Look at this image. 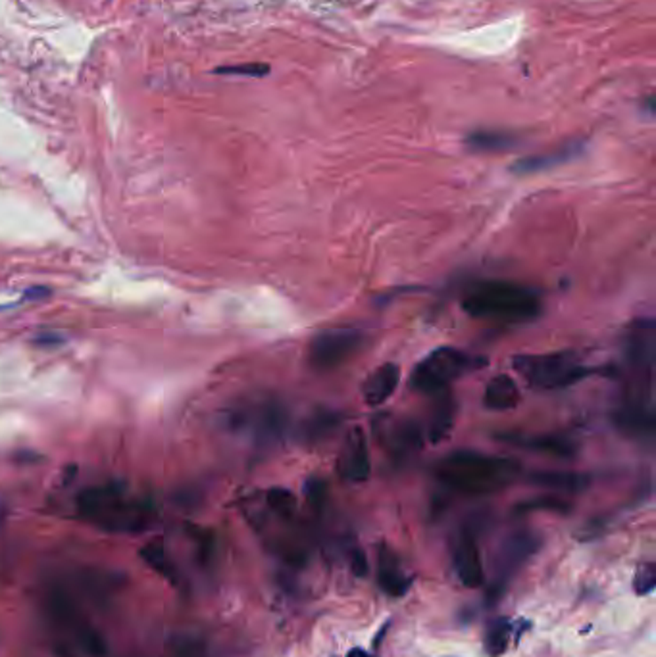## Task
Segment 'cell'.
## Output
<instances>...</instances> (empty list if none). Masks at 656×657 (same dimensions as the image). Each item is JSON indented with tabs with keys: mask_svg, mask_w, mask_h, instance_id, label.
Returning a JSON list of instances; mask_svg holds the SVG:
<instances>
[{
	"mask_svg": "<svg viewBox=\"0 0 656 657\" xmlns=\"http://www.w3.org/2000/svg\"><path fill=\"white\" fill-rule=\"evenodd\" d=\"M378 584L393 598L404 596L412 584L410 576L402 571L399 558L386 546L378 552Z\"/></svg>",
	"mask_w": 656,
	"mask_h": 657,
	"instance_id": "2e32d148",
	"label": "cell"
},
{
	"mask_svg": "<svg viewBox=\"0 0 656 657\" xmlns=\"http://www.w3.org/2000/svg\"><path fill=\"white\" fill-rule=\"evenodd\" d=\"M337 471L347 483H364L370 479L371 461L364 430L350 429L337 458Z\"/></svg>",
	"mask_w": 656,
	"mask_h": 657,
	"instance_id": "7c38bea8",
	"label": "cell"
},
{
	"mask_svg": "<svg viewBox=\"0 0 656 657\" xmlns=\"http://www.w3.org/2000/svg\"><path fill=\"white\" fill-rule=\"evenodd\" d=\"M118 583L108 573L87 571L77 575V583L59 581L47 586L43 611L51 640L59 657H103L105 638L85 611V604L108 599Z\"/></svg>",
	"mask_w": 656,
	"mask_h": 657,
	"instance_id": "6da1fadb",
	"label": "cell"
},
{
	"mask_svg": "<svg viewBox=\"0 0 656 657\" xmlns=\"http://www.w3.org/2000/svg\"><path fill=\"white\" fill-rule=\"evenodd\" d=\"M455 417H457L455 400H452L450 396H441L437 406L433 407L432 417H429L427 438L432 440L433 444L445 440L452 430V425H455Z\"/></svg>",
	"mask_w": 656,
	"mask_h": 657,
	"instance_id": "7402d4cb",
	"label": "cell"
},
{
	"mask_svg": "<svg viewBox=\"0 0 656 657\" xmlns=\"http://www.w3.org/2000/svg\"><path fill=\"white\" fill-rule=\"evenodd\" d=\"M266 506L271 514L284 521H291L297 514V500L285 489H271L266 492Z\"/></svg>",
	"mask_w": 656,
	"mask_h": 657,
	"instance_id": "484cf974",
	"label": "cell"
},
{
	"mask_svg": "<svg viewBox=\"0 0 656 657\" xmlns=\"http://www.w3.org/2000/svg\"><path fill=\"white\" fill-rule=\"evenodd\" d=\"M626 361L633 375L641 384L652 387V373L656 364V323L651 317H643L633 323L626 333L624 346Z\"/></svg>",
	"mask_w": 656,
	"mask_h": 657,
	"instance_id": "9c48e42d",
	"label": "cell"
},
{
	"mask_svg": "<svg viewBox=\"0 0 656 657\" xmlns=\"http://www.w3.org/2000/svg\"><path fill=\"white\" fill-rule=\"evenodd\" d=\"M341 423V417H339L335 412H325L320 410L316 412L307 425H304V438L310 440V443H318V440L325 438L327 435H332L333 430Z\"/></svg>",
	"mask_w": 656,
	"mask_h": 657,
	"instance_id": "cb8c5ba5",
	"label": "cell"
},
{
	"mask_svg": "<svg viewBox=\"0 0 656 657\" xmlns=\"http://www.w3.org/2000/svg\"><path fill=\"white\" fill-rule=\"evenodd\" d=\"M216 73H225V75H246V77H264L268 75L269 67L266 64H243V66H225V67H216L214 70Z\"/></svg>",
	"mask_w": 656,
	"mask_h": 657,
	"instance_id": "f546056e",
	"label": "cell"
},
{
	"mask_svg": "<svg viewBox=\"0 0 656 657\" xmlns=\"http://www.w3.org/2000/svg\"><path fill=\"white\" fill-rule=\"evenodd\" d=\"M462 308L476 320L522 323L535 320L543 312L541 294L514 281H478L464 290Z\"/></svg>",
	"mask_w": 656,
	"mask_h": 657,
	"instance_id": "277c9868",
	"label": "cell"
},
{
	"mask_svg": "<svg viewBox=\"0 0 656 657\" xmlns=\"http://www.w3.org/2000/svg\"><path fill=\"white\" fill-rule=\"evenodd\" d=\"M141 558H143L146 563H149L151 568H152L156 573H160L162 576H166L168 581H172V583L177 581L176 568H174V563L168 560L166 550H164V546H162V542H151V544H146V546L141 550Z\"/></svg>",
	"mask_w": 656,
	"mask_h": 657,
	"instance_id": "d4e9b609",
	"label": "cell"
},
{
	"mask_svg": "<svg viewBox=\"0 0 656 657\" xmlns=\"http://www.w3.org/2000/svg\"><path fill=\"white\" fill-rule=\"evenodd\" d=\"M511 634H512L511 621L504 617L493 619L488 625V630H485V652L491 657H499L501 653H504L508 648V640H511Z\"/></svg>",
	"mask_w": 656,
	"mask_h": 657,
	"instance_id": "603a6c76",
	"label": "cell"
},
{
	"mask_svg": "<svg viewBox=\"0 0 656 657\" xmlns=\"http://www.w3.org/2000/svg\"><path fill=\"white\" fill-rule=\"evenodd\" d=\"M347 657H373V655H370L368 652L360 650V648H355V650H350V652H348Z\"/></svg>",
	"mask_w": 656,
	"mask_h": 657,
	"instance_id": "d6a6232c",
	"label": "cell"
},
{
	"mask_svg": "<svg viewBox=\"0 0 656 657\" xmlns=\"http://www.w3.org/2000/svg\"><path fill=\"white\" fill-rule=\"evenodd\" d=\"M350 568H353V573L356 576H364L368 573V561L366 556L360 550H355L353 556H350Z\"/></svg>",
	"mask_w": 656,
	"mask_h": 657,
	"instance_id": "1f68e13d",
	"label": "cell"
},
{
	"mask_svg": "<svg viewBox=\"0 0 656 657\" xmlns=\"http://www.w3.org/2000/svg\"><path fill=\"white\" fill-rule=\"evenodd\" d=\"M223 425L231 435L248 440L254 448L269 450L287 435L289 410L276 396H251L225 410Z\"/></svg>",
	"mask_w": 656,
	"mask_h": 657,
	"instance_id": "5b68a950",
	"label": "cell"
},
{
	"mask_svg": "<svg viewBox=\"0 0 656 657\" xmlns=\"http://www.w3.org/2000/svg\"><path fill=\"white\" fill-rule=\"evenodd\" d=\"M516 143H518L516 135L493 129L473 131L466 137V146L472 152H503L514 149Z\"/></svg>",
	"mask_w": 656,
	"mask_h": 657,
	"instance_id": "44dd1931",
	"label": "cell"
},
{
	"mask_svg": "<svg viewBox=\"0 0 656 657\" xmlns=\"http://www.w3.org/2000/svg\"><path fill=\"white\" fill-rule=\"evenodd\" d=\"M77 514L87 523L116 535H137L156 519V506L149 496L126 483L89 486L77 496Z\"/></svg>",
	"mask_w": 656,
	"mask_h": 657,
	"instance_id": "7a4b0ae2",
	"label": "cell"
},
{
	"mask_svg": "<svg viewBox=\"0 0 656 657\" xmlns=\"http://www.w3.org/2000/svg\"><path fill=\"white\" fill-rule=\"evenodd\" d=\"M529 481L543 489L564 494H575L585 491L591 484V477L574 471H535L529 475Z\"/></svg>",
	"mask_w": 656,
	"mask_h": 657,
	"instance_id": "ac0fdd59",
	"label": "cell"
},
{
	"mask_svg": "<svg viewBox=\"0 0 656 657\" xmlns=\"http://www.w3.org/2000/svg\"><path fill=\"white\" fill-rule=\"evenodd\" d=\"M519 463L480 450H457L441 458L435 475L445 489L464 496H488L512 484Z\"/></svg>",
	"mask_w": 656,
	"mask_h": 657,
	"instance_id": "3957f363",
	"label": "cell"
},
{
	"mask_svg": "<svg viewBox=\"0 0 656 657\" xmlns=\"http://www.w3.org/2000/svg\"><path fill=\"white\" fill-rule=\"evenodd\" d=\"M366 341V335L355 325H337L318 333L308 346V364L314 371H333L353 358Z\"/></svg>",
	"mask_w": 656,
	"mask_h": 657,
	"instance_id": "ba28073f",
	"label": "cell"
},
{
	"mask_svg": "<svg viewBox=\"0 0 656 657\" xmlns=\"http://www.w3.org/2000/svg\"><path fill=\"white\" fill-rule=\"evenodd\" d=\"M654 586H656L654 565H651V563L641 565V568L637 569L636 581H633V588H636V592L641 594V596L651 594L654 591Z\"/></svg>",
	"mask_w": 656,
	"mask_h": 657,
	"instance_id": "f1b7e54d",
	"label": "cell"
},
{
	"mask_svg": "<svg viewBox=\"0 0 656 657\" xmlns=\"http://www.w3.org/2000/svg\"><path fill=\"white\" fill-rule=\"evenodd\" d=\"M614 425L621 435L636 438L643 444H652L656 435L654 402L649 396H628L614 412Z\"/></svg>",
	"mask_w": 656,
	"mask_h": 657,
	"instance_id": "30bf717a",
	"label": "cell"
},
{
	"mask_svg": "<svg viewBox=\"0 0 656 657\" xmlns=\"http://www.w3.org/2000/svg\"><path fill=\"white\" fill-rule=\"evenodd\" d=\"M488 364V359L472 356L455 346H439L420 359L410 375V387L422 394H441L466 373Z\"/></svg>",
	"mask_w": 656,
	"mask_h": 657,
	"instance_id": "52a82bcc",
	"label": "cell"
},
{
	"mask_svg": "<svg viewBox=\"0 0 656 657\" xmlns=\"http://www.w3.org/2000/svg\"><path fill=\"white\" fill-rule=\"evenodd\" d=\"M383 437L387 438L389 450L397 456L416 454L424 443V433L412 421L393 423L387 430H383Z\"/></svg>",
	"mask_w": 656,
	"mask_h": 657,
	"instance_id": "ffe728a7",
	"label": "cell"
},
{
	"mask_svg": "<svg viewBox=\"0 0 656 657\" xmlns=\"http://www.w3.org/2000/svg\"><path fill=\"white\" fill-rule=\"evenodd\" d=\"M503 443L524 448L535 454H545L551 458L570 460L578 452V444L566 435H552V433H503L499 437Z\"/></svg>",
	"mask_w": 656,
	"mask_h": 657,
	"instance_id": "4fadbf2b",
	"label": "cell"
},
{
	"mask_svg": "<svg viewBox=\"0 0 656 657\" xmlns=\"http://www.w3.org/2000/svg\"><path fill=\"white\" fill-rule=\"evenodd\" d=\"M162 657H210V652L200 638L181 637L168 644V650Z\"/></svg>",
	"mask_w": 656,
	"mask_h": 657,
	"instance_id": "4316f807",
	"label": "cell"
},
{
	"mask_svg": "<svg viewBox=\"0 0 656 657\" xmlns=\"http://www.w3.org/2000/svg\"><path fill=\"white\" fill-rule=\"evenodd\" d=\"M519 398H522V396H519L516 381L511 375H504V373H496V375L491 377L489 383L485 384L483 406L491 412L512 410V407L518 406Z\"/></svg>",
	"mask_w": 656,
	"mask_h": 657,
	"instance_id": "e0dca14e",
	"label": "cell"
},
{
	"mask_svg": "<svg viewBox=\"0 0 656 657\" xmlns=\"http://www.w3.org/2000/svg\"><path fill=\"white\" fill-rule=\"evenodd\" d=\"M582 152V143H570L564 144L562 149L552 151L547 154H537V156H527L524 160H519L512 166V172L516 174H535V172H545L554 166H560L564 162H570Z\"/></svg>",
	"mask_w": 656,
	"mask_h": 657,
	"instance_id": "d6986e66",
	"label": "cell"
},
{
	"mask_svg": "<svg viewBox=\"0 0 656 657\" xmlns=\"http://www.w3.org/2000/svg\"><path fill=\"white\" fill-rule=\"evenodd\" d=\"M401 383V367L393 361L381 364L379 367L373 369L368 379L362 384V398L368 406H383L391 396L397 390Z\"/></svg>",
	"mask_w": 656,
	"mask_h": 657,
	"instance_id": "9a60e30c",
	"label": "cell"
},
{
	"mask_svg": "<svg viewBox=\"0 0 656 657\" xmlns=\"http://www.w3.org/2000/svg\"><path fill=\"white\" fill-rule=\"evenodd\" d=\"M307 498L314 509H322L327 500V486L320 479H310L307 483Z\"/></svg>",
	"mask_w": 656,
	"mask_h": 657,
	"instance_id": "4dcf8cb0",
	"label": "cell"
},
{
	"mask_svg": "<svg viewBox=\"0 0 656 657\" xmlns=\"http://www.w3.org/2000/svg\"><path fill=\"white\" fill-rule=\"evenodd\" d=\"M512 366L529 387L539 390L566 389L593 373V369L583 366L578 354L574 352L522 354L512 359Z\"/></svg>",
	"mask_w": 656,
	"mask_h": 657,
	"instance_id": "8992f818",
	"label": "cell"
},
{
	"mask_svg": "<svg viewBox=\"0 0 656 657\" xmlns=\"http://www.w3.org/2000/svg\"><path fill=\"white\" fill-rule=\"evenodd\" d=\"M539 546L541 538L534 530L519 529L511 532V535L503 540L499 552H496L495 586L501 591V586L506 584V581L511 579L531 556H534Z\"/></svg>",
	"mask_w": 656,
	"mask_h": 657,
	"instance_id": "8fae6325",
	"label": "cell"
},
{
	"mask_svg": "<svg viewBox=\"0 0 656 657\" xmlns=\"http://www.w3.org/2000/svg\"><path fill=\"white\" fill-rule=\"evenodd\" d=\"M452 561H455V571L464 586L478 588L483 584L485 575L476 537H473L472 530L460 532V537L455 542V548H452Z\"/></svg>",
	"mask_w": 656,
	"mask_h": 657,
	"instance_id": "5bb4252c",
	"label": "cell"
},
{
	"mask_svg": "<svg viewBox=\"0 0 656 657\" xmlns=\"http://www.w3.org/2000/svg\"><path fill=\"white\" fill-rule=\"evenodd\" d=\"M539 509H543V512L568 514L570 504L564 500V498H558V496H541V498H534V500H527V502H522L519 506H516V512H519V514L539 512Z\"/></svg>",
	"mask_w": 656,
	"mask_h": 657,
	"instance_id": "83f0119b",
	"label": "cell"
}]
</instances>
